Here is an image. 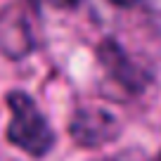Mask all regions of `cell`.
I'll return each mask as SVG.
<instances>
[{
  "label": "cell",
  "mask_w": 161,
  "mask_h": 161,
  "mask_svg": "<svg viewBox=\"0 0 161 161\" xmlns=\"http://www.w3.org/2000/svg\"><path fill=\"white\" fill-rule=\"evenodd\" d=\"M69 135L80 147H102L121 135V123L109 109L78 107L69 121Z\"/></svg>",
  "instance_id": "cell-2"
},
{
  "label": "cell",
  "mask_w": 161,
  "mask_h": 161,
  "mask_svg": "<svg viewBox=\"0 0 161 161\" xmlns=\"http://www.w3.org/2000/svg\"><path fill=\"white\" fill-rule=\"evenodd\" d=\"M7 104H10L7 140L29 156H45L55 145V133H52L45 114L21 90L10 92Z\"/></svg>",
  "instance_id": "cell-1"
},
{
  "label": "cell",
  "mask_w": 161,
  "mask_h": 161,
  "mask_svg": "<svg viewBox=\"0 0 161 161\" xmlns=\"http://www.w3.org/2000/svg\"><path fill=\"white\" fill-rule=\"evenodd\" d=\"M100 59H102V64L107 66V71L119 80L121 86H126V90L128 88H130V90H140V86H142L140 71L130 64L126 52L121 50L114 40H107L104 45L100 47Z\"/></svg>",
  "instance_id": "cell-4"
},
{
  "label": "cell",
  "mask_w": 161,
  "mask_h": 161,
  "mask_svg": "<svg viewBox=\"0 0 161 161\" xmlns=\"http://www.w3.org/2000/svg\"><path fill=\"white\" fill-rule=\"evenodd\" d=\"M31 50H33V33L26 17L17 7L0 12V52L12 59H19Z\"/></svg>",
  "instance_id": "cell-3"
},
{
  "label": "cell",
  "mask_w": 161,
  "mask_h": 161,
  "mask_svg": "<svg viewBox=\"0 0 161 161\" xmlns=\"http://www.w3.org/2000/svg\"><path fill=\"white\" fill-rule=\"evenodd\" d=\"M109 3H114V5H119V7H130V5H135L137 0H109Z\"/></svg>",
  "instance_id": "cell-6"
},
{
  "label": "cell",
  "mask_w": 161,
  "mask_h": 161,
  "mask_svg": "<svg viewBox=\"0 0 161 161\" xmlns=\"http://www.w3.org/2000/svg\"><path fill=\"white\" fill-rule=\"evenodd\" d=\"M100 161H149L147 154L142 149H123V152H116L111 156H104Z\"/></svg>",
  "instance_id": "cell-5"
}]
</instances>
